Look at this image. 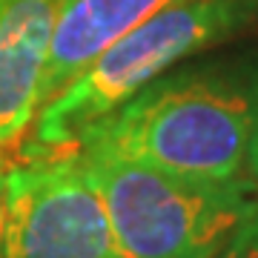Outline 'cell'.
I'll list each match as a JSON object with an SVG mask.
<instances>
[{
    "mask_svg": "<svg viewBox=\"0 0 258 258\" xmlns=\"http://www.w3.org/2000/svg\"><path fill=\"white\" fill-rule=\"evenodd\" d=\"M78 147L258 192V43H227L178 63L98 120Z\"/></svg>",
    "mask_w": 258,
    "mask_h": 258,
    "instance_id": "cell-1",
    "label": "cell"
},
{
    "mask_svg": "<svg viewBox=\"0 0 258 258\" xmlns=\"http://www.w3.org/2000/svg\"><path fill=\"white\" fill-rule=\"evenodd\" d=\"M215 258H258V207L232 230Z\"/></svg>",
    "mask_w": 258,
    "mask_h": 258,
    "instance_id": "cell-7",
    "label": "cell"
},
{
    "mask_svg": "<svg viewBox=\"0 0 258 258\" xmlns=\"http://www.w3.org/2000/svg\"><path fill=\"white\" fill-rule=\"evenodd\" d=\"M178 3L184 0H63L49 43L40 106L69 86L118 37Z\"/></svg>",
    "mask_w": 258,
    "mask_h": 258,
    "instance_id": "cell-6",
    "label": "cell"
},
{
    "mask_svg": "<svg viewBox=\"0 0 258 258\" xmlns=\"http://www.w3.org/2000/svg\"><path fill=\"white\" fill-rule=\"evenodd\" d=\"M63 0H0V144L20 138L40 109V83Z\"/></svg>",
    "mask_w": 258,
    "mask_h": 258,
    "instance_id": "cell-5",
    "label": "cell"
},
{
    "mask_svg": "<svg viewBox=\"0 0 258 258\" xmlns=\"http://www.w3.org/2000/svg\"><path fill=\"white\" fill-rule=\"evenodd\" d=\"M75 152L98 181L126 258H215L258 207L252 186L169 175L101 147Z\"/></svg>",
    "mask_w": 258,
    "mask_h": 258,
    "instance_id": "cell-3",
    "label": "cell"
},
{
    "mask_svg": "<svg viewBox=\"0 0 258 258\" xmlns=\"http://www.w3.org/2000/svg\"><path fill=\"white\" fill-rule=\"evenodd\" d=\"M9 161L0 155V252H3V224H6V195H9Z\"/></svg>",
    "mask_w": 258,
    "mask_h": 258,
    "instance_id": "cell-8",
    "label": "cell"
},
{
    "mask_svg": "<svg viewBox=\"0 0 258 258\" xmlns=\"http://www.w3.org/2000/svg\"><path fill=\"white\" fill-rule=\"evenodd\" d=\"M0 258H126L78 152L12 166Z\"/></svg>",
    "mask_w": 258,
    "mask_h": 258,
    "instance_id": "cell-4",
    "label": "cell"
},
{
    "mask_svg": "<svg viewBox=\"0 0 258 258\" xmlns=\"http://www.w3.org/2000/svg\"><path fill=\"white\" fill-rule=\"evenodd\" d=\"M258 29V0H184L118 37L37 109L32 152L63 155L147 83Z\"/></svg>",
    "mask_w": 258,
    "mask_h": 258,
    "instance_id": "cell-2",
    "label": "cell"
}]
</instances>
